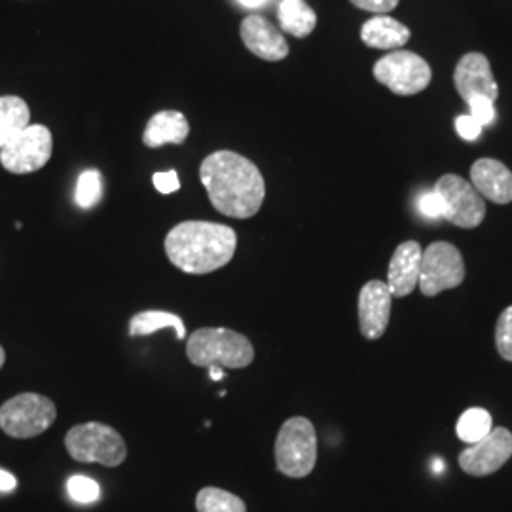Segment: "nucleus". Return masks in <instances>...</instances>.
Segmentation results:
<instances>
[{"instance_id": "nucleus-1", "label": "nucleus", "mask_w": 512, "mask_h": 512, "mask_svg": "<svg viewBox=\"0 0 512 512\" xmlns=\"http://www.w3.org/2000/svg\"><path fill=\"white\" fill-rule=\"evenodd\" d=\"M200 179L220 215L251 219L266 198V183L251 160L232 150L209 154L200 167Z\"/></svg>"}, {"instance_id": "nucleus-2", "label": "nucleus", "mask_w": 512, "mask_h": 512, "mask_svg": "<svg viewBox=\"0 0 512 512\" xmlns=\"http://www.w3.org/2000/svg\"><path fill=\"white\" fill-rule=\"evenodd\" d=\"M238 249L234 228L205 220H186L169 230L165 255L184 274L205 275L224 268Z\"/></svg>"}, {"instance_id": "nucleus-3", "label": "nucleus", "mask_w": 512, "mask_h": 512, "mask_svg": "<svg viewBox=\"0 0 512 512\" xmlns=\"http://www.w3.org/2000/svg\"><path fill=\"white\" fill-rule=\"evenodd\" d=\"M186 357L202 368H245L255 361L251 340L236 330L200 329L190 334Z\"/></svg>"}, {"instance_id": "nucleus-4", "label": "nucleus", "mask_w": 512, "mask_h": 512, "mask_svg": "<svg viewBox=\"0 0 512 512\" xmlns=\"http://www.w3.org/2000/svg\"><path fill=\"white\" fill-rule=\"evenodd\" d=\"M317 463V433L308 418L285 421L275 439V465L281 475L306 478Z\"/></svg>"}, {"instance_id": "nucleus-5", "label": "nucleus", "mask_w": 512, "mask_h": 512, "mask_svg": "<svg viewBox=\"0 0 512 512\" xmlns=\"http://www.w3.org/2000/svg\"><path fill=\"white\" fill-rule=\"evenodd\" d=\"M65 448L71 458L80 463H99L103 467H118L128 458V446L122 435L105 423H82L65 437Z\"/></svg>"}, {"instance_id": "nucleus-6", "label": "nucleus", "mask_w": 512, "mask_h": 512, "mask_svg": "<svg viewBox=\"0 0 512 512\" xmlns=\"http://www.w3.org/2000/svg\"><path fill=\"white\" fill-rule=\"evenodd\" d=\"M57 418L55 404L38 393H21L0 406V429L14 439H33Z\"/></svg>"}, {"instance_id": "nucleus-7", "label": "nucleus", "mask_w": 512, "mask_h": 512, "mask_svg": "<svg viewBox=\"0 0 512 512\" xmlns=\"http://www.w3.org/2000/svg\"><path fill=\"white\" fill-rule=\"evenodd\" d=\"M465 262L458 247L448 241H435L421 253L420 287L423 296H437L456 289L465 281Z\"/></svg>"}, {"instance_id": "nucleus-8", "label": "nucleus", "mask_w": 512, "mask_h": 512, "mask_svg": "<svg viewBox=\"0 0 512 512\" xmlns=\"http://www.w3.org/2000/svg\"><path fill=\"white\" fill-rule=\"evenodd\" d=\"M374 78L397 95H416L431 84L433 73L420 55L397 50L376 61Z\"/></svg>"}, {"instance_id": "nucleus-9", "label": "nucleus", "mask_w": 512, "mask_h": 512, "mask_svg": "<svg viewBox=\"0 0 512 512\" xmlns=\"http://www.w3.org/2000/svg\"><path fill=\"white\" fill-rule=\"evenodd\" d=\"M52 150V131L40 124H31L0 150V164L14 175L35 173L50 162Z\"/></svg>"}, {"instance_id": "nucleus-10", "label": "nucleus", "mask_w": 512, "mask_h": 512, "mask_svg": "<svg viewBox=\"0 0 512 512\" xmlns=\"http://www.w3.org/2000/svg\"><path fill=\"white\" fill-rule=\"evenodd\" d=\"M435 192L444 203V219L459 228L473 230L486 217V203L475 186L459 175H444L435 184Z\"/></svg>"}, {"instance_id": "nucleus-11", "label": "nucleus", "mask_w": 512, "mask_h": 512, "mask_svg": "<svg viewBox=\"0 0 512 512\" xmlns=\"http://www.w3.org/2000/svg\"><path fill=\"white\" fill-rule=\"evenodd\" d=\"M512 458V433L505 427H494L484 439L469 444L459 454V467L471 476L497 473Z\"/></svg>"}, {"instance_id": "nucleus-12", "label": "nucleus", "mask_w": 512, "mask_h": 512, "mask_svg": "<svg viewBox=\"0 0 512 512\" xmlns=\"http://www.w3.org/2000/svg\"><path fill=\"white\" fill-rule=\"evenodd\" d=\"M393 296L385 281L372 279L359 293V329L366 340H380L387 330L391 319Z\"/></svg>"}, {"instance_id": "nucleus-13", "label": "nucleus", "mask_w": 512, "mask_h": 512, "mask_svg": "<svg viewBox=\"0 0 512 512\" xmlns=\"http://www.w3.org/2000/svg\"><path fill=\"white\" fill-rule=\"evenodd\" d=\"M454 82L465 103L473 97H488L495 103V99L499 97V86L495 82L490 61L486 55L476 54V52L463 55L456 65Z\"/></svg>"}, {"instance_id": "nucleus-14", "label": "nucleus", "mask_w": 512, "mask_h": 512, "mask_svg": "<svg viewBox=\"0 0 512 512\" xmlns=\"http://www.w3.org/2000/svg\"><path fill=\"white\" fill-rule=\"evenodd\" d=\"M239 35L245 48L264 61H281L289 55V44L283 33L262 16L243 19Z\"/></svg>"}, {"instance_id": "nucleus-15", "label": "nucleus", "mask_w": 512, "mask_h": 512, "mask_svg": "<svg viewBox=\"0 0 512 512\" xmlns=\"http://www.w3.org/2000/svg\"><path fill=\"white\" fill-rule=\"evenodd\" d=\"M421 253L418 241H403L395 249L387 270V287L393 298H404L418 289Z\"/></svg>"}, {"instance_id": "nucleus-16", "label": "nucleus", "mask_w": 512, "mask_h": 512, "mask_svg": "<svg viewBox=\"0 0 512 512\" xmlns=\"http://www.w3.org/2000/svg\"><path fill=\"white\" fill-rule=\"evenodd\" d=\"M471 184L476 192L497 203L507 205L512 202V171L494 158H480L471 167Z\"/></svg>"}, {"instance_id": "nucleus-17", "label": "nucleus", "mask_w": 512, "mask_h": 512, "mask_svg": "<svg viewBox=\"0 0 512 512\" xmlns=\"http://www.w3.org/2000/svg\"><path fill=\"white\" fill-rule=\"evenodd\" d=\"M190 133V124L179 110H162L148 120L143 133V143L148 148L164 145H183Z\"/></svg>"}, {"instance_id": "nucleus-18", "label": "nucleus", "mask_w": 512, "mask_h": 512, "mask_svg": "<svg viewBox=\"0 0 512 512\" xmlns=\"http://www.w3.org/2000/svg\"><path fill=\"white\" fill-rule=\"evenodd\" d=\"M361 38L368 48L395 50L410 40V29L397 19L389 18V16H376V18L368 19L363 25Z\"/></svg>"}, {"instance_id": "nucleus-19", "label": "nucleus", "mask_w": 512, "mask_h": 512, "mask_svg": "<svg viewBox=\"0 0 512 512\" xmlns=\"http://www.w3.org/2000/svg\"><path fill=\"white\" fill-rule=\"evenodd\" d=\"M27 126H31L29 105L16 95L0 97V150Z\"/></svg>"}, {"instance_id": "nucleus-20", "label": "nucleus", "mask_w": 512, "mask_h": 512, "mask_svg": "<svg viewBox=\"0 0 512 512\" xmlns=\"http://www.w3.org/2000/svg\"><path fill=\"white\" fill-rule=\"evenodd\" d=\"M277 18L281 29L296 38L310 37L317 25V14L306 0H281Z\"/></svg>"}, {"instance_id": "nucleus-21", "label": "nucleus", "mask_w": 512, "mask_h": 512, "mask_svg": "<svg viewBox=\"0 0 512 512\" xmlns=\"http://www.w3.org/2000/svg\"><path fill=\"white\" fill-rule=\"evenodd\" d=\"M162 329L175 330V336L179 340L186 338V327L183 319L175 313L167 311H143L131 317L129 321V334L131 336H150L152 332Z\"/></svg>"}, {"instance_id": "nucleus-22", "label": "nucleus", "mask_w": 512, "mask_h": 512, "mask_svg": "<svg viewBox=\"0 0 512 512\" xmlns=\"http://www.w3.org/2000/svg\"><path fill=\"white\" fill-rule=\"evenodd\" d=\"M492 429H494V421H492L488 410L469 408L461 414L456 433H458L459 440H463L467 444H475L478 440L484 439Z\"/></svg>"}, {"instance_id": "nucleus-23", "label": "nucleus", "mask_w": 512, "mask_h": 512, "mask_svg": "<svg viewBox=\"0 0 512 512\" xmlns=\"http://www.w3.org/2000/svg\"><path fill=\"white\" fill-rule=\"evenodd\" d=\"M198 512H247L243 499L220 488H203L196 497Z\"/></svg>"}, {"instance_id": "nucleus-24", "label": "nucleus", "mask_w": 512, "mask_h": 512, "mask_svg": "<svg viewBox=\"0 0 512 512\" xmlns=\"http://www.w3.org/2000/svg\"><path fill=\"white\" fill-rule=\"evenodd\" d=\"M103 198V177L97 169H88L78 177L74 202L82 209H92Z\"/></svg>"}, {"instance_id": "nucleus-25", "label": "nucleus", "mask_w": 512, "mask_h": 512, "mask_svg": "<svg viewBox=\"0 0 512 512\" xmlns=\"http://www.w3.org/2000/svg\"><path fill=\"white\" fill-rule=\"evenodd\" d=\"M67 492H69V497H71L73 501H76V503H80V505H90V503L99 501V497H101L99 484H97L95 480H92V478L82 475L69 478V482H67Z\"/></svg>"}, {"instance_id": "nucleus-26", "label": "nucleus", "mask_w": 512, "mask_h": 512, "mask_svg": "<svg viewBox=\"0 0 512 512\" xmlns=\"http://www.w3.org/2000/svg\"><path fill=\"white\" fill-rule=\"evenodd\" d=\"M495 348L505 361L512 363V306L505 308L497 317Z\"/></svg>"}, {"instance_id": "nucleus-27", "label": "nucleus", "mask_w": 512, "mask_h": 512, "mask_svg": "<svg viewBox=\"0 0 512 512\" xmlns=\"http://www.w3.org/2000/svg\"><path fill=\"white\" fill-rule=\"evenodd\" d=\"M471 114L476 122L484 128V126H490L495 120V107L494 101L488 99V97H473L467 101Z\"/></svg>"}, {"instance_id": "nucleus-28", "label": "nucleus", "mask_w": 512, "mask_h": 512, "mask_svg": "<svg viewBox=\"0 0 512 512\" xmlns=\"http://www.w3.org/2000/svg\"><path fill=\"white\" fill-rule=\"evenodd\" d=\"M418 207H420L421 215L427 219H444V203L435 190L425 192L418 202Z\"/></svg>"}, {"instance_id": "nucleus-29", "label": "nucleus", "mask_w": 512, "mask_h": 512, "mask_svg": "<svg viewBox=\"0 0 512 512\" xmlns=\"http://www.w3.org/2000/svg\"><path fill=\"white\" fill-rule=\"evenodd\" d=\"M456 129H458L459 137L465 141H476L482 133V126L469 114H461L456 118Z\"/></svg>"}, {"instance_id": "nucleus-30", "label": "nucleus", "mask_w": 512, "mask_h": 512, "mask_svg": "<svg viewBox=\"0 0 512 512\" xmlns=\"http://www.w3.org/2000/svg\"><path fill=\"white\" fill-rule=\"evenodd\" d=\"M154 186L160 194H173L181 188V181H179V175L177 171H165V173H156L154 175Z\"/></svg>"}, {"instance_id": "nucleus-31", "label": "nucleus", "mask_w": 512, "mask_h": 512, "mask_svg": "<svg viewBox=\"0 0 512 512\" xmlns=\"http://www.w3.org/2000/svg\"><path fill=\"white\" fill-rule=\"evenodd\" d=\"M351 4L372 14H387L397 8L399 0H351Z\"/></svg>"}, {"instance_id": "nucleus-32", "label": "nucleus", "mask_w": 512, "mask_h": 512, "mask_svg": "<svg viewBox=\"0 0 512 512\" xmlns=\"http://www.w3.org/2000/svg\"><path fill=\"white\" fill-rule=\"evenodd\" d=\"M16 486H18L16 476L0 469V492H14Z\"/></svg>"}, {"instance_id": "nucleus-33", "label": "nucleus", "mask_w": 512, "mask_h": 512, "mask_svg": "<svg viewBox=\"0 0 512 512\" xmlns=\"http://www.w3.org/2000/svg\"><path fill=\"white\" fill-rule=\"evenodd\" d=\"M209 370V376H211V380L213 382H220V380H224L226 378V372L219 368V366H211V368H207Z\"/></svg>"}, {"instance_id": "nucleus-34", "label": "nucleus", "mask_w": 512, "mask_h": 512, "mask_svg": "<svg viewBox=\"0 0 512 512\" xmlns=\"http://www.w3.org/2000/svg\"><path fill=\"white\" fill-rule=\"evenodd\" d=\"M243 6H247V8H258V6H262V4H266L268 0H239Z\"/></svg>"}, {"instance_id": "nucleus-35", "label": "nucleus", "mask_w": 512, "mask_h": 512, "mask_svg": "<svg viewBox=\"0 0 512 512\" xmlns=\"http://www.w3.org/2000/svg\"><path fill=\"white\" fill-rule=\"evenodd\" d=\"M4 363H6V353H4V349L0 346V368L4 366Z\"/></svg>"}]
</instances>
